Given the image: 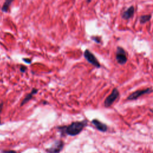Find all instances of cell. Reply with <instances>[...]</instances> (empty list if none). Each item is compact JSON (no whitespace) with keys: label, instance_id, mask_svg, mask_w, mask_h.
Here are the masks:
<instances>
[{"label":"cell","instance_id":"cell-1","mask_svg":"<svg viewBox=\"0 0 153 153\" xmlns=\"http://www.w3.org/2000/svg\"><path fill=\"white\" fill-rule=\"evenodd\" d=\"M87 125V120L72 122L68 126H62L57 127L62 134H68L74 136L80 133L84 128Z\"/></svg>","mask_w":153,"mask_h":153},{"label":"cell","instance_id":"cell-2","mask_svg":"<svg viewBox=\"0 0 153 153\" xmlns=\"http://www.w3.org/2000/svg\"><path fill=\"white\" fill-rule=\"evenodd\" d=\"M152 92H153V89L151 87L146 88H144V89L137 90L133 92L130 94H129L128 96V97H127V99L128 100H136L143 95H145V94H149V93H151Z\"/></svg>","mask_w":153,"mask_h":153},{"label":"cell","instance_id":"cell-3","mask_svg":"<svg viewBox=\"0 0 153 153\" xmlns=\"http://www.w3.org/2000/svg\"><path fill=\"white\" fill-rule=\"evenodd\" d=\"M115 59L117 62L120 65H124L127 61V55L126 50L121 47H117L116 53H115Z\"/></svg>","mask_w":153,"mask_h":153},{"label":"cell","instance_id":"cell-4","mask_svg":"<svg viewBox=\"0 0 153 153\" xmlns=\"http://www.w3.org/2000/svg\"><path fill=\"white\" fill-rule=\"evenodd\" d=\"M120 96V93L117 88H114L111 93L106 97L104 100V106L106 108L110 107L113 103Z\"/></svg>","mask_w":153,"mask_h":153},{"label":"cell","instance_id":"cell-5","mask_svg":"<svg viewBox=\"0 0 153 153\" xmlns=\"http://www.w3.org/2000/svg\"><path fill=\"white\" fill-rule=\"evenodd\" d=\"M84 57L87 61L97 68H100V64L96 56L88 50L86 49L84 52Z\"/></svg>","mask_w":153,"mask_h":153},{"label":"cell","instance_id":"cell-6","mask_svg":"<svg viewBox=\"0 0 153 153\" xmlns=\"http://www.w3.org/2000/svg\"><path fill=\"white\" fill-rule=\"evenodd\" d=\"M63 145L64 143L62 140H56L51 147L46 149V152L48 153H59L63 148Z\"/></svg>","mask_w":153,"mask_h":153},{"label":"cell","instance_id":"cell-7","mask_svg":"<svg viewBox=\"0 0 153 153\" xmlns=\"http://www.w3.org/2000/svg\"><path fill=\"white\" fill-rule=\"evenodd\" d=\"M134 11H135V10H134V6L131 5L128 8H127L126 10L123 11V13H122L121 17L124 20H128L131 17H133L134 14Z\"/></svg>","mask_w":153,"mask_h":153},{"label":"cell","instance_id":"cell-8","mask_svg":"<svg viewBox=\"0 0 153 153\" xmlns=\"http://www.w3.org/2000/svg\"><path fill=\"white\" fill-rule=\"evenodd\" d=\"M91 123L95 126V127L99 131L105 132L108 130V126L106 124L102 123L97 119H93L91 121Z\"/></svg>","mask_w":153,"mask_h":153},{"label":"cell","instance_id":"cell-9","mask_svg":"<svg viewBox=\"0 0 153 153\" xmlns=\"http://www.w3.org/2000/svg\"><path fill=\"white\" fill-rule=\"evenodd\" d=\"M39 90L38 88H33L30 91V93L27 94L26 95V96L25 97V98L22 100L21 103H20V106H23L25 104H26V103H27L32 97H33V96L35 94H36L38 92Z\"/></svg>","mask_w":153,"mask_h":153},{"label":"cell","instance_id":"cell-10","mask_svg":"<svg viewBox=\"0 0 153 153\" xmlns=\"http://www.w3.org/2000/svg\"><path fill=\"white\" fill-rule=\"evenodd\" d=\"M12 2L13 1L11 0H6L3 4V5L1 8V11L4 13H7L8 11V10L10 8V5L11 4Z\"/></svg>","mask_w":153,"mask_h":153},{"label":"cell","instance_id":"cell-11","mask_svg":"<svg viewBox=\"0 0 153 153\" xmlns=\"http://www.w3.org/2000/svg\"><path fill=\"white\" fill-rule=\"evenodd\" d=\"M151 19V14H145L142 15L139 17V22L141 24H145L149 22Z\"/></svg>","mask_w":153,"mask_h":153},{"label":"cell","instance_id":"cell-12","mask_svg":"<svg viewBox=\"0 0 153 153\" xmlns=\"http://www.w3.org/2000/svg\"><path fill=\"white\" fill-rule=\"evenodd\" d=\"M91 39L93 40L94 42H96V43H100L101 42V38L99 36H91Z\"/></svg>","mask_w":153,"mask_h":153},{"label":"cell","instance_id":"cell-13","mask_svg":"<svg viewBox=\"0 0 153 153\" xmlns=\"http://www.w3.org/2000/svg\"><path fill=\"white\" fill-rule=\"evenodd\" d=\"M26 70H27V68H26L25 66H23V65L20 66V71L21 72L25 73Z\"/></svg>","mask_w":153,"mask_h":153},{"label":"cell","instance_id":"cell-14","mask_svg":"<svg viewBox=\"0 0 153 153\" xmlns=\"http://www.w3.org/2000/svg\"><path fill=\"white\" fill-rule=\"evenodd\" d=\"M25 63H27L28 64H30L32 63V60L29 58H23L22 59Z\"/></svg>","mask_w":153,"mask_h":153},{"label":"cell","instance_id":"cell-15","mask_svg":"<svg viewBox=\"0 0 153 153\" xmlns=\"http://www.w3.org/2000/svg\"><path fill=\"white\" fill-rule=\"evenodd\" d=\"M2 153H17V152L13 150H8V151H2Z\"/></svg>","mask_w":153,"mask_h":153},{"label":"cell","instance_id":"cell-16","mask_svg":"<svg viewBox=\"0 0 153 153\" xmlns=\"http://www.w3.org/2000/svg\"><path fill=\"white\" fill-rule=\"evenodd\" d=\"M3 106H4V102H1L0 103V114H1V113L2 112V111Z\"/></svg>","mask_w":153,"mask_h":153},{"label":"cell","instance_id":"cell-17","mask_svg":"<svg viewBox=\"0 0 153 153\" xmlns=\"http://www.w3.org/2000/svg\"><path fill=\"white\" fill-rule=\"evenodd\" d=\"M42 103H43L44 105H45V104H47V103H48V102H46V101H44V102H42Z\"/></svg>","mask_w":153,"mask_h":153},{"label":"cell","instance_id":"cell-18","mask_svg":"<svg viewBox=\"0 0 153 153\" xmlns=\"http://www.w3.org/2000/svg\"><path fill=\"white\" fill-rule=\"evenodd\" d=\"M91 2V1H87V3H89V2Z\"/></svg>","mask_w":153,"mask_h":153},{"label":"cell","instance_id":"cell-19","mask_svg":"<svg viewBox=\"0 0 153 153\" xmlns=\"http://www.w3.org/2000/svg\"><path fill=\"white\" fill-rule=\"evenodd\" d=\"M150 111H151V112H153V111H152V110H150Z\"/></svg>","mask_w":153,"mask_h":153}]
</instances>
